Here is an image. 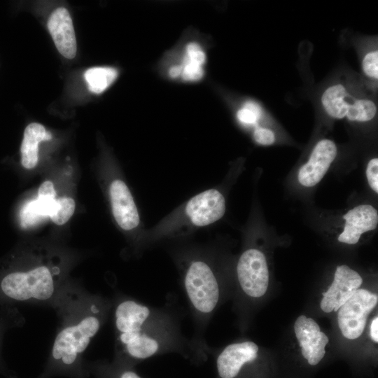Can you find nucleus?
Listing matches in <instances>:
<instances>
[{
    "instance_id": "1",
    "label": "nucleus",
    "mask_w": 378,
    "mask_h": 378,
    "mask_svg": "<svg viewBox=\"0 0 378 378\" xmlns=\"http://www.w3.org/2000/svg\"><path fill=\"white\" fill-rule=\"evenodd\" d=\"M117 342L130 360L140 361L167 350L173 331L166 318L132 300L117 305L114 312Z\"/></svg>"
},
{
    "instance_id": "2",
    "label": "nucleus",
    "mask_w": 378,
    "mask_h": 378,
    "mask_svg": "<svg viewBox=\"0 0 378 378\" xmlns=\"http://www.w3.org/2000/svg\"><path fill=\"white\" fill-rule=\"evenodd\" d=\"M99 313L98 308L91 306L88 312L61 329L51 351L55 363L64 367L75 364L101 327Z\"/></svg>"
},
{
    "instance_id": "3",
    "label": "nucleus",
    "mask_w": 378,
    "mask_h": 378,
    "mask_svg": "<svg viewBox=\"0 0 378 378\" xmlns=\"http://www.w3.org/2000/svg\"><path fill=\"white\" fill-rule=\"evenodd\" d=\"M45 265L7 274L1 281L6 295L18 301H46L56 291L55 274Z\"/></svg>"
},
{
    "instance_id": "4",
    "label": "nucleus",
    "mask_w": 378,
    "mask_h": 378,
    "mask_svg": "<svg viewBox=\"0 0 378 378\" xmlns=\"http://www.w3.org/2000/svg\"><path fill=\"white\" fill-rule=\"evenodd\" d=\"M184 286L195 311L206 316L216 308L220 295L218 284L211 268L202 261H194L184 279Z\"/></svg>"
},
{
    "instance_id": "5",
    "label": "nucleus",
    "mask_w": 378,
    "mask_h": 378,
    "mask_svg": "<svg viewBox=\"0 0 378 378\" xmlns=\"http://www.w3.org/2000/svg\"><path fill=\"white\" fill-rule=\"evenodd\" d=\"M378 297L366 289H358L337 310L339 328L347 339L359 337L365 328L368 316L377 304Z\"/></svg>"
},
{
    "instance_id": "6",
    "label": "nucleus",
    "mask_w": 378,
    "mask_h": 378,
    "mask_svg": "<svg viewBox=\"0 0 378 378\" xmlns=\"http://www.w3.org/2000/svg\"><path fill=\"white\" fill-rule=\"evenodd\" d=\"M237 277L243 291L248 296L265 295L269 284V272L264 254L257 249L244 251L237 266Z\"/></svg>"
},
{
    "instance_id": "7",
    "label": "nucleus",
    "mask_w": 378,
    "mask_h": 378,
    "mask_svg": "<svg viewBox=\"0 0 378 378\" xmlns=\"http://www.w3.org/2000/svg\"><path fill=\"white\" fill-rule=\"evenodd\" d=\"M258 346L251 341L227 345L216 358L218 378H239L258 358Z\"/></svg>"
},
{
    "instance_id": "8",
    "label": "nucleus",
    "mask_w": 378,
    "mask_h": 378,
    "mask_svg": "<svg viewBox=\"0 0 378 378\" xmlns=\"http://www.w3.org/2000/svg\"><path fill=\"white\" fill-rule=\"evenodd\" d=\"M363 279L347 265L337 266L334 280L326 292L323 293L321 309L326 313L337 312L359 288Z\"/></svg>"
},
{
    "instance_id": "9",
    "label": "nucleus",
    "mask_w": 378,
    "mask_h": 378,
    "mask_svg": "<svg viewBox=\"0 0 378 378\" xmlns=\"http://www.w3.org/2000/svg\"><path fill=\"white\" fill-rule=\"evenodd\" d=\"M294 330L303 358L311 366L317 365L324 358L325 347L329 342L327 335L320 330L317 323L304 315L295 321Z\"/></svg>"
},
{
    "instance_id": "10",
    "label": "nucleus",
    "mask_w": 378,
    "mask_h": 378,
    "mask_svg": "<svg viewBox=\"0 0 378 378\" xmlns=\"http://www.w3.org/2000/svg\"><path fill=\"white\" fill-rule=\"evenodd\" d=\"M225 202L223 195L210 189L193 197L186 206V213L197 226H205L219 220L224 215Z\"/></svg>"
},
{
    "instance_id": "11",
    "label": "nucleus",
    "mask_w": 378,
    "mask_h": 378,
    "mask_svg": "<svg viewBox=\"0 0 378 378\" xmlns=\"http://www.w3.org/2000/svg\"><path fill=\"white\" fill-rule=\"evenodd\" d=\"M337 155L335 144L330 139L318 141L312 150L308 162L298 172V178L305 187H312L323 178Z\"/></svg>"
},
{
    "instance_id": "12",
    "label": "nucleus",
    "mask_w": 378,
    "mask_h": 378,
    "mask_svg": "<svg viewBox=\"0 0 378 378\" xmlns=\"http://www.w3.org/2000/svg\"><path fill=\"white\" fill-rule=\"evenodd\" d=\"M321 104L326 113L336 119L346 118L354 121L360 111L363 100L355 99L342 84L329 86L322 94Z\"/></svg>"
},
{
    "instance_id": "13",
    "label": "nucleus",
    "mask_w": 378,
    "mask_h": 378,
    "mask_svg": "<svg viewBox=\"0 0 378 378\" xmlns=\"http://www.w3.org/2000/svg\"><path fill=\"white\" fill-rule=\"evenodd\" d=\"M48 28L59 53L67 59L76 55V39L73 22L68 10L57 8L48 19Z\"/></svg>"
},
{
    "instance_id": "14",
    "label": "nucleus",
    "mask_w": 378,
    "mask_h": 378,
    "mask_svg": "<svg viewBox=\"0 0 378 378\" xmlns=\"http://www.w3.org/2000/svg\"><path fill=\"white\" fill-rule=\"evenodd\" d=\"M343 218L346 223L338 241L348 244H356L363 233L374 230L378 223L377 211L370 204L354 207Z\"/></svg>"
},
{
    "instance_id": "15",
    "label": "nucleus",
    "mask_w": 378,
    "mask_h": 378,
    "mask_svg": "<svg viewBox=\"0 0 378 378\" xmlns=\"http://www.w3.org/2000/svg\"><path fill=\"white\" fill-rule=\"evenodd\" d=\"M110 196L113 216L118 225L125 230L136 227L139 216L132 194L121 180H115L110 186Z\"/></svg>"
},
{
    "instance_id": "16",
    "label": "nucleus",
    "mask_w": 378,
    "mask_h": 378,
    "mask_svg": "<svg viewBox=\"0 0 378 378\" xmlns=\"http://www.w3.org/2000/svg\"><path fill=\"white\" fill-rule=\"evenodd\" d=\"M51 139V133L47 132L41 124L31 122L27 126L20 147L21 163L24 168L30 169L36 165L38 144Z\"/></svg>"
},
{
    "instance_id": "17",
    "label": "nucleus",
    "mask_w": 378,
    "mask_h": 378,
    "mask_svg": "<svg viewBox=\"0 0 378 378\" xmlns=\"http://www.w3.org/2000/svg\"><path fill=\"white\" fill-rule=\"evenodd\" d=\"M118 71L108 66H97L88 69L84 74L90 91L100 94L106 90L116 79Z\"/></svg>"
},
{
    "instance_id": "18",
    "label": "nucleus",
    "mask_w": 378,
    "mask_h": 378,
    "mask_svg": "<svg viewBox=\"0 0 378 378\" xmlns=\"http://www.w3.org/2000/svg\"><path fill=\"white\" fill-rule=\"evenodd\" d=\"M75 202L71 197H60L55 199L49 212L48 217L57 225L66 223L75 211Z\"/></svg>"
},
{
    "instance_id": "19",
    "label": "nucleus",
    "mask_w": 378,
    "mask_h": 378,
    "mask_svg": "<svg viewBox=\"0 0 378 378\" xmlns=\"http://www.w3.org/2000/svg\"><path fill=\"white\" fill-rule=\"evenodd\" d=\"M47 218L43 212L37 199L27 202L20 213V224L23 227H29Z\"/></svg>"
},
{
    "instance_id": "20",
    "label": "nucleus",
    "mask_w": 378,
    "mask_h": 378,
    "mask_svg": "<svg viewBox=\"0 0 378 378\" xmlns=\"http://www.w3.org/2000/svg\"><path fill=\"white\" fill-rule=\"evenodd\" d=\"M261 115L260 106L253 102H248L244 106L237 111V116L239 120L244 124H255Z\"/></svg>"
},
{
    "instance_id": "21",
    "label": "nucleus",
    "mask_w": 378,
    "mask_h": 378,
    "mask_svg": "<svg viewBox=\"0 0 378 378\" xmlns=\"http://www.w3.org/2000/svg\"><path fill=\"white\" fill-rule=\"evenodd\" d=\"M362 69L368 77L374 80L378 78V51L374 50L368 52L362 61Z\"/></svg>"
},
{
    "instance_id": "22",
    "label": "nucleus",
    "mask_w": 378,
    "mask_h": 378,
    "mask_svg": "<svg viewBox=\"0 0 378 378\" xmlns=\"http://www.w3.org/2000/svg\"><path fill=\"white\" fill-rule=\"evenodd\" d=\"M181 76L185 80L195 81L200 80L204 74L202 66L195 62L183 59Z\"/></svg>"
},
{
    "instance_id": "23",
    "label": "nucleus",
    "mask_w": 378,
    "mask_h": 378,
    "mask_svg": "<svg viewBox=\"0 0 378 378\" xmlns=\"http://www.w3.org/2000/svg\"><path fill=\"white\" fill-rule=\"evenodd\" d=\"M186 59L203 65L206 56L201 47L196 43H190L186 46Z\"/></svg>"
},
{
    "instance_id": "24",
    "label": "nucleus",
    "mask_w": 378,
    "mask_h": 378,
    "mask_svg": "<svg viewBox=\"0 0 378 378\" xmlns=\"http://www.w3.org/2000/svg\"><path fill=\"white\" fill-rule=\"evenodd\" d=\"M366 176L371 188L378 192V159L373 158L368 164Z\"/></svg>"
},
{
    "instance_id": "25",
    "label": "nucleus",
    "mask_w": 378,
    "mask_h": 378,
    "mask_svg": "<svg viewBox=\"0 0 378 378\" xmlns=\"http://www.w3.org/2000/svg\"><path fill=\"white\" fill-rule=\"evenodd\" d=\"M253 138L258 144L264 146L271 145L275 141L274 132L270 129L260 127L254 130Z\"/></svg>"
},
{
    "instance_id": "26",
    "label": "nucleus",
    "mask_w": 378,
    "mask_h": 378,
    "mask_svg": "<svg viewBox=\"0 0 378 378\" xmlns=\"http://www.w3.org/2000/svg\"><path fill=\"white\" fill-rule=\"evenodd\" d=\"M108 378H142L134 370L126 367L118 368Z\"/></svg>"
},
{
    "instance_id": "27",
    "label": "nucleus",
    "mask_w": 378,
    "mask_h": 378,
    "mask_svg": "<svg viewBox=\"0 0 378 378\" xmlns=\"http://www.w3.org/2000/svg\"><path fill=\"white\" fill-rule=\"evenodd\" d=\"M370 337L372 340L378 342V317L376 316L372 321L370 325Z\"/></svg>"
},
{
    "instance_id": "28",
    "label": "nucleus",
    "mask_w": 378,
    "mask_h": 378,
    "mask_svg": "<svg viewBox=\"0 0 378 378\" xmlns=\"http://www.w3.org/2000/svg\"><path fill=\"white\" fill-rule=\"evenodd\" d=\"M182 73V66L181 65H176L170 68L169 71V74L172 78H177Z\"/></svg>"
}]
</instances>
